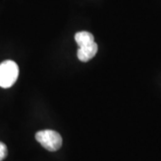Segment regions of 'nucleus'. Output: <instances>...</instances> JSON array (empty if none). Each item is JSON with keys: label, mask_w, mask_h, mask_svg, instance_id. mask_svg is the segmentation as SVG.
<instances>
[{"label": "nucleus", "mask_w": 161, "mask_h": 161, "mask_svg": "<svg viewBox=\"0 0 161 161\" xmlns=\"http://www.w3.org/2000/svg\"><path fill=\"white\" fill-rule=\"evenodd\" d=\"M19 76L17 64L12 60H6L0 64V87L7 89L12 87Z\"/></svg>", "instance_id": "nucleus-1"}, {"label": "nucleus", "mask_w": 161, "mask_h": 161, "mask_svg": "<svg viewBox=\"0 0 161 161\" xmlns=\"http://www.w3.org/2000/svg\"><path fill=\"white\" fill-rule=\"evenodd\" d=\"M35 138L46 150L49 151H57L63 143L61 135L53 130H43L36 133Z\"/></svg>", "instance_id": "nucleus-2"}, {"label": "nucleus", "mask_w": 161, "mask_h": 161, "mask_svg": "<svg viewBox=\"0 0 161 161\" xmlns=\"http://www.w3.org/2000/svg\"><path fill=\"white\" fill-rule=\"evenodd\" d=\"M98 52V45L94 41L89 45L80 47L77 50V58L81 62H88L96 56Z\"/></svg>", "instance_id": "nucleus-3"}, {"label": "nucleus", "mask_w": 161, "mask_h": 161, "mask_svg": "<svg viewBox=\"0 0 161 161\" xmlns=\"http://www.w3.org/2000/svg\"><path fill=\"white\" fill-rule=\"evenodd\" d=\"M75 40L77 45L80 47L86 46L94 42V37L91 32L88 31H79L75 35Z\"/></svg>", "instance_id": "nucleus-4"}, {"label": "nucleus", "mask_w": 161, "mask_h": 161, "mask_svg": "<svg viewBox=\"0 0 161 161\" xmlns=\"http://www.w3.org/2000/svg\"><path fill=\"white\" fill-rule=\"evenodd\" d=\"M7 156V147L4 142H0V161L4 160Z\"/></svg>", "instance_id": "nucleus-5"}]
</instances>
